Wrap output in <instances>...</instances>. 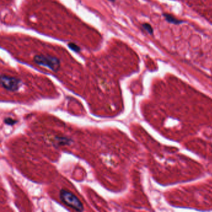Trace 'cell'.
Returning <instances> with one entry per match:
<instances>
[{"label": "cell", "mask_w": 212, "mask_h": 212, "mask_svg": "<svg viewBox=\"0 0 212 212\" xmlns=\"http://www.w3.org/2000/svg\"><path fill=\"white\" fill-rule=\"evenodd\" d=\"M68 47L71 50H72L73 51H74L75 52H80L81 49L79 46H77V45L75 43H69L68 44Z\"/></svg>", "instance_id": "cell-7"}, {"label": "cell", "mask_w": 212, "mask_h": 212, "mask_svg": "<svg viewBox=\"0 0 212 212\" xmlns=\"http://www.w3.org/2000/svg\"><path fill=\"white\" fill-rule=\"evenodd\" d=\"M21 81L16 77L6 75H1V87L8 92L18 91L21 87Z\"/></svg>", "instance_id": "cell-3"}, {"label": "cell", "mask_w": 212, "mask_h": 212, "mask_svg": "<svg viewBox=\"0 0 212 212\" xmlns=\"http://www.w3.org/2000/svg\"><path fill=\"white\" fill-rule=\"evenodd\" d=\"M17 122H18L17 120H15L13 119V118H9V117L6 118H5V120H4V123H5L6 124L10 125V126H13L16 123H17Z\"/></svg>", "instance_id": "cell-6"}, {"label": "cell", "mask_w": 212, "mask_h": 212, "mask_svg": "<svg viewBox=\"0 0 212 212\" xmlns=\"http://www.w3.org/2000/svg\"><path fill=\"white\" fill-rule=\"evenodd\" d=\"M59 197L61 202L65 205L77 211H82L84 210L83 203L71 191L66 189L60 190Z\"/></svg>", "instance_id": "cell-1"}, {"label": "cell", "mask_w": 212, "mask_h": 212, "mask_svg": "<svg viewBox=\"0 0 212 212\" xmlns=\"http://www.w3.org/2000/svg\"><path fill=\"white\" fill-rule=\"evenodd\" d=\"M162 16H164L167 22H168L170 24H174V25H179V24H181L183 23L182 20L178 19L172 14H170L169 13H163Z\"/></svg>", "instance_id": "cell-4"}, {"label": "cell", "mask_w": 212, "mask_h": 212, "mask_svg": "<svg viewBox=\"0 0 212 212\" xmlns=\"http://www.w3.org/2000/svg\"><path fill=\"white\" fill-rule=\"evenodd\" d=\"M142 27L143 28V29L144 31H146L150 35H153L154 34V29L153 27H152V26L150 25V24L149 23H144L142 24Z\"/></svg>", "instance_id": "cell-5"}, {"label": "cell", "mask_w": 212, "mask_h": 212, "mask_svg": "<svg viewBox=\"0 0 212 212\" xmlns=\"http://www.w3.org/2000/svg\"><path fill=\"white\" fill-rule=\"evenodd\" d=\"M34 62L39 66L46 67L53 72H57L60 67V60L54 56L36 55L34 57Z\"/></svg>", "instance_id": "cell-2"}, {"label": "cell", "mask_w": 212, "mask_h": 212, "mask_svg": "<svg viewBox=\"0 0 212 212\" xmlns=\"http://www.w3.org/2000/svg\"><path fill=\"white\" fill-rule=\"evenodd\" d=\"M108 1H111V2H115L116 1V0H108Z\"/></svg>", "instance_id": "cell-8"}]
</instances>
